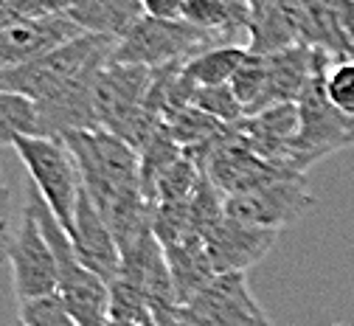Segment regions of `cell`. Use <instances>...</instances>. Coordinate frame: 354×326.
<instances>
[{"instance_id":"obj_16","label":"cell","mask_w":354,"mask_h":326,"mask_svg":"<svg viewBox=\"0 0 354 326\" xmlns=\"http://www.w3.org/2000/svg\"><path fill=\"white\" fill-rule=\"evenodd\" d=\"M65 15L84 31L124 39L147 9L141 0H68Z\"/></svg>"},{"instance_id":"obj_21","label":"cell","mask_w":354,"mask_h":326,"mask_svg":"<svg viewBox=\"0 0 354 326\" xmlns=\"http://www.w3.org/2000/svg\"><path fill=\"white\" fill-rule=\"evenodd\" d=\"M205 172L203 166L183 155L180 161H174L155 183V192H152V206H174V203H189L197 189H200V183H203Z\"/></svg>"},{"instance_id":"obj_3","label":"cell","mask_w":354,"mask_h":326,"mask_svg":"<svg viewBox=\"0 0 354 326\" xmlns=\"http://www.w3.org/2000/svg\"><path fill=\"white\" fill-rule=\"evenodd\" d=\"M115 45L118 39L113 37L82 34L28 65L0 71V90L20 93V96H28L31 102L51 99L59 90L71 87L76 79H82L84 73L110 65Z\"/></svg>"},{"instance_id":"obj_26","label":"cell","mask_w":354,"mask_h":326,"mask_svg":"<svg viewBox=\"0 0 354 326\" xmlns=\"http://www.w3.org/2000/svg\"><path fill=\"white\" fill-rule=\"evenodd\" d=\"M326 96L337 110L354 118V62H335L326 71Z\"/></svg>"},{"instance_id":"obj_27","label":"cell","mask_w":354,"mask_h":326,"mask_svg":"<svg viewBox=\"0 0 354 326\" xmlns=\"http://www.w3.org/2000/svg\"><path fill=\"white\" fill-rule=\"evenodd\" d=\"M12 242H15V237H12V194L3 185V189H0V264H3V259L9 262Z\"/></svg>"},{"instance_id":"obj_30","label":"cell","mask_w":354,"mask_h":326,"mask_svg":"<svg viewBox=\"0 0 354 326\" xmlns=\"http://www.w3.org/2000/svg\"><path fill=\"white\" fill-rule=\"evenodd\" d=\"M245 3H248V9H250V17H256V15H261L264 9H268L270 0H245Z\"/></svg>"},{"instance_id":"obj_18","label":"cell","mask_w":354,"mask_h":326,"mask_svg":"<svg viewBox=\"0 0 354 326\" xmlns=\"http://www.w3.org/2000/svg\"><path fill=\"white\" fill-rule=\"evenodd\" d=\"M183 20L242 45L250 37V9L245 0H183Z\"/></svg>"},{"instance_id":"obj_12","label":"cell","mask_w":354,"mask_h":326,"mask_svg":"<svg viewBox=\"0 0 354 326\" xmlns=\"http://www.w3.org/2000/svg\"><path fill=\"white\" fill-rule=\"evenodd\" d=\"M332 62L335 60L326 51L313 48V45H292V48L268 54V82H264V93H261L256 113L276 107V105L298 102L309 79Z\"/></svg>"},{"instance_id":"obj_13","label":"cell","mask_w":354,"mask_h":326,"mask_svg":"<svg viewBox=\"0 0 354 326\" xmlns=\"http://www.w3.org/2000/svg\"><path fill=\"white\" fill-rule=\"evenodd\" d=\"M71 242H73V251H76L79 262L87 270H93L99 278H104L107 284L115 282L118 273H121L118 242L113 237L107 219L102 217V211L93 206V200L87 197L84 189H82V197H79V206H76Z\"/></svg>"},{"instance_id":"obj_11","label":"cell","mask_w":354,"mask_h":326,"mask_svg":"<svg viewBox=\"0 0 354 326\" xmlns=\"http://www.w3.org/2000/svg\"><path fill=\"white\" fill-rule=\"evenodd\" d=\"M276 237L279 230L253 228L225 214L203 239L216 275H225V273H248L253 264H259L273 251Z\"/></svg>"},{"instance_id":"obj_15","label":"cell","mask_w":354,"mask_h":326,"mask_svg":"<svg viewBox=\"0 0 354 326\" xmlns=\"http://www.w3.org/2000/svg\"><path fill=\"white\" fill-rule=\"evenodd\" d=\"M292 45H306L304 0H270L261 15L250 17L248 48L253 54H276Z\"/></svg>"},{"instance_id":"obj_10","label":"cell","mask_w":354,"mask_h":326,"mask_svg":"<svg viewBox=\"0 0 354 326\" xmlns=\"http://www.w3.org/2000/svg\"><path fill=\"white\" fill-rule=\"evenodd\" d=\"M82 34L84 31L68 15L34 17L0 28V71L28 65Z\"/></svg>"},{"instance_id":"obj_14","label":"cell","mask_w":354,"mask_h":326,"mask_svg":"<svg viewBox=\"0 0 354 326\" xmlns=\"http://www.w3.org/2000/svg\"><path fill=\"white\" fill-rule=\"evenodd\" d=\"M298 102L290 105H276L268 107L256 116H245L239 124H234V135L239 141L256 152L259 158L270 161V163H284L290 166V150L298 135ZM292 169V166H290Z\"/></svg>"},{"instance_id":"obj_2","label":"cell","mask_w":354,"mask_h":326,"mask_svg":"<svg viewBox=\"0 0 354 326\" xmlns=\"http://www.w3.org/2000/svg\"><path fill=\"white\" fill-rule=\"evenodd\" d=\"M26 211L39 222L42 234H46L57 256V267H59L57 293L68 304L76 323L79 326H110V284L79 262L71 237L65 234V228L51 214L46 197L34 185H28V192H26Z\"/></svg>"},{"instance_id":"obj_22","label":"cell","mask_w":354,"mask_h":326,"mask_svg":"<svg viewBox=\"0 0 354 326\" xmlns=\"http://www.w3.org/2000/svg\"><path fill=\"white\" fill-rule=\"evenodd\" d=\"M264 82H268V57L253 54L248 48V57L242 60L239 71L231 79V90L239 99V105L245 107V116L256 113V107L261 102V93H264Z\"/></svg>"},{"instance_id":"obj_6","label":"cell","mask_w":354,"mask_h":326,"mask_svg":"<svg viewBox=\"0 0 354 326\" xmlns=\"http://www.w3.org/2000/svg\"><path fill=\"white\" fill-rule=\"evenodd\" d=\"M332 65L321 68L309 79V84L304 87L298 99L301 124H298V135L290 150V166L301 174L315 161H324L326 155L354 144V118L337 110L326 96V71Z\"/></svg>"},{"instance_id":"obj_24","label":"cell","mask_w":354,"mask_h":326,"mask_svg":"<svg viewBox=\"0 0 354 326\" xmlns=\"http://www.w3.org/2000/svg\"><path fill=\"white\" fill-rule=\"evenodd\" d=\"M17 320L26 323V326H79L59 293L42 296V298H34V301H23L20 312H17Z\"/></svg>"},{"instance_id":"obj_1","label":"cell","mask_w":354,"mask_h":326,"mask_svg":"<svg viewBox=\"0 0 354 326\" xmlns=\"http://www.w3.org/2000/svg\"><path fill=\"white\" fill-rule=\"evenodd\" d=\"M62 141L76 158L82 189L102 214H107L127 194L144 192L141 158L124 138L107 129H93V132H73L62 138Z\"/></svg>"},{"instance_id":"obj_5","label":"cell","mask_w":354,"mask_h":326,"mask_svg":"<svg viewBox=\"0 0 354 326\" xmlns=\"http://www.w3.org/2000/svg\"><path fill=\"white\" fill-rule=\"evenodd\" d=\"M17 158L23 161L31 185L46 197L51 214L57 222L65 228V234H73V219H76V206L82 197V177L73 152L62 138H20L12 147Z\"/></svg>"},{"instance_id":"obj_25","label":"cell","mask_w":354,"mask_h":326,"mask_svg":"<svg viewBox=\"0 0 354 326\" xmlns=\"http://www.w3.org/2000/svg\"><path fill=\"white\" fill-rule=\"evenodd\" d=\"M65 9L68 0H0V28L34 17L65 15Z\"/></svg>"},{"instance_id":"obj_32","label":"cell","mask_w":354,"mask_h":326,"mask_svg":"<svg viewBox=\"0 0 354 326\" xmlns=\"http://www.w3.org/2000/svg\"><path fill=\"white\" fill-rule=\"evenodd\" d=\"M15 326H26V323H20V320H15Z\"/></svg>"},{"instance_id":"obj_23","label":"cell","mask_w":354,"mask_h":326,"mask_svg":"<svg viewBox=\"0 0 354 326\" xmlns=\"http://www.w3.org/2000/svg\"><path fill=\"white\" fill-rule=\"evenodd\" d=\"M192 107L203 110L205 116H211L214 121L234 127L245 118V107L239 105V99L234 96L231 84H211V87H194L192 93Z\"/></svg>"},{"instance_id":"obj_31","label":"cell","mask_w":354,"mask_h":326,"mask_svg":"<svg viewBox=\"0 0 354 326\" xmlns=\"http://www.w3.org/2000/svg\"><path fill=\"white\" fill-rule=\"evenodd\" d=\"M6 185V166H3V150H0V189Z\"/></svg>"},{"instance_id":"obj_28","label":"cell","mask_w":354,"mask_h":326,"mask_svg":"<svg viewBox=\"0 0 354 326\" xmlns=\"http://www.w3.org/2000/svg\"><path fill=\"white\" fill-rule=\"evenodd\" d=\"M343 28H346V37L354 45V0H348L346 9H343Z\"/></svg>"},{"instance_id":"obj_29","label":"cell","mask_w":354,"mask_h":326,"mask_svg":"<svg viewBox=\"0 0 354 326\" xmlns=\"http://www.w3.org/2000/svg\"><path fill=\"white\" fill-rule=\"evenodd\" d=\"M110 326H158L155 318H144V320H110Z\"/></svg>"},{"instance_id":"obj_20","label":"cell","mask_w":354,"mask_h":326,"mask_svg":"<svg viewBox=\"0 0 354 326\" xmlns=\"http://www.w3.org/2000/svg\"><path fill=\"white\" fill-rule=\"evenodd\" d=\"M42 135L37 102L12 90H0V150L15 147L20 138Z\"/></svg>"},{"instance_id":"obj_19","label":"cell","mask_w":354,"mask_h":326,"mask_svg":"<svg viewBox=\"0 0 354 326\" xmlns=\"http://www.w3.org/2000/svg\"><path fill=\"white\" fill-rule=\"evenodd\" d=\"M248 57V45H216V48L200 51L183 65V76L194 87L211 84H231L234 73L239 71L242 60Z\"/></svg>"},{"instance_id":"obj_17","label":"cell","mask_w":354,"mask_h":326,"mask_svg":"<svg viewBox=\"0 0 354 326\" xmlns=\"http://www.w3.org/2000/svg\"><path fill=\"white\" fill-rule=\"evenodd\" d=\"M163 253H166V262H169V270H171V282H174V293H177L180 307L189 304L197 293H203L216 278V270L211 264L205 239L197 237V234L183 239L180 245L163 248Z\"/></svg>"},{"instance_id":"obj_7","label":"cell","mask_w":354,"mask_h":326,"mask_svg":"<svg viewBox=\"0 0 354 326\" xmlns=\"http://www.w3.org/2000/svg\"><path fill=\"white\" fill-rule=\"evenodd\" d=\"M177 326H273L253 298L245 273H225L180 307Z\"/></svg>"},{"instance_id":"obj_4","label":"cell","mask_w":354,"mask_h":326,"mask_svg":"<svg viewBox=\"0 0 354 326\" xmlns=\"http://www.w3.org/2000/svg\"><path fill=\"white\" fill-rule=\"evenodd\" d=\"M216 45H236V42H228L225 37L197 28L186 20H163L144 15L124 39H118L110 62L158 71L174 62H189L200 51L216 48Z\"/></svg>"},{"instance_id":"obj_9","label":"cell","mask_w":354,"mask_h":326,"mask_svg":"<svg viewBox=\"0 0 354 326\" xmlns=\"http://www.w3.org/2000/svg\"><path fill=\"white\" fill-rule=\"evenodd\" d=\"M9 267H12L15 296L20 304L57 293V284H59L57 256L46 234H42L39 222L28 211H23V225L15 234V242L9 251Z\"/></svg>"},{"instance_id":"obj_8","label":"cell","mask_w":354,"mask_h":326,"mask_svg":"<svg viewBox=\"0 0 354 326\" xmlns=\"http://www.w3.org/2000/svg\"><path fill=\"white\" fill-rule=\"evenodd\" d=\"M313 206H315V194L309 192L304 174L259 185V189L245 194L225 197V214L231 219L268 230H281L298 222L306 211H313Z\"/></svg>"}]
</instances>
